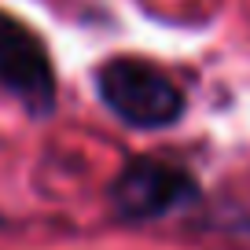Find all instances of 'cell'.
Returning a JSON list of instances; mask_svg holds the SVG:
<instances>
[{"label":"cell","instance_id":"cell-1","mask_svg":"<svg viewBox=\"0 0 250 250\" xmlns=\"http://www.w3.org/2000/svg\"><path fill=\"white\" fill-rule=\"evenodd\" d=\"M96 92L118 122L133 129H169L184 118V92L155 62L114 55L96 70Z\"/></svg>","mask_w":250,"mask_h":250},{"label":"cell","instance_id":"cell-3","mask_svg":"<svg viewBox=\"0 0 250 250\" xmlns=\"http://www.w3.org/2000/svg\"><path fill=\"white\" fill-rule=\"evenodd\" d=\"M0 85L8 88L30 114H52L55 70L48 48L26 22L0 11Z\"/></svg>","mask_w":250,"mask_h":250},{"label":"cell","instance_id":"cell-2","mask_svg":"<svg viewBox=\"0 0 250 250\" xmlns=\"http://www.w3.org/2000/svg\"><path fill=\"white\" fill-rule=\"evenodd\" d=\"M199 199V184L184 166L162 158H133L110 184V206L125 221H162Z\"/></svg>","mask_w":250,"mask_h":250}]
</instances>
